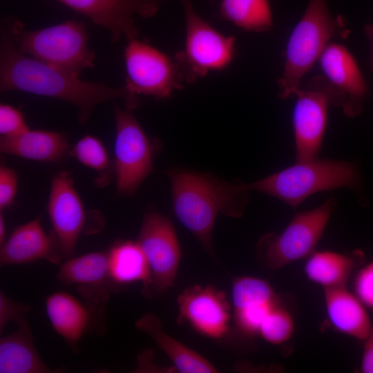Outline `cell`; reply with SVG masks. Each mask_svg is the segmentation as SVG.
I'll return each instance as SVG.
<instances>
[{"instance_id":"1","label":"cell","mask_w":373,"mask_h":373,"mask_svg":"<svg viewBox=\"0 0 373 373\" xmlns=\"http://www.w3.org/2000/svg\"><path fill=\"white\" fill-rule=\"evenodd\" d=\"M0 90H20L61 99L77 109L79 122L86 124L99 104L122 99L126 108L138 104L137 95L126 86L113 88L102 82H88L20 52L3 26L1 30Z\"/></svg>"},{"instance_id":"2","label":"cell","mask_w":373,"mask_h":373,"mask_svg":"<svg viewBox=\"0 0 373 373\" xmlns=\"http://www.w3.org/2000/svg\"><path fill=\"white\" fill-rule=\"evenodd\" d=\"M169 176L176 217L206 249L211 251L217 216L241 217L249 199L248 185L185 170L171 171Z\"/></svg>"},{"instance_id":"3","label":"cell","mask_w":373,"mask_h":373,"mask_svg":"<svg viewBox=\"0 0 373 373\" xmlns=\"http://www.w3.org/2000/svg\"><path fill=\"white\" fill-rule=\"evenodd\" d=\"M350 32L344 19L331 14L327 0H309L286 46L283 75L277 82L278 97L286 99L294 95L331 40L345 39Z\"/></svg>"},{"instance_id":"4","label":"cell","mask_w":373,"mask_h":373,"mask_svg":"<svg viewBox=\"0 0 373 373\" xmlns=\"http://www.w3.org/2000/svg\"><path fill=\"white\" fill-rule=\"evenodd\" d=\"M360 175L351 162L315 158L296 163L248 185L296 207L314 193L346 187L356 190Z\"/></svg>"},{"instance_id":"5","label":"cell","mask_w":373,"mask_h":373,"mask_svg":"<svg viewBox=\"0 0 373 373\" xmlns=\"http://www.w3.org/2000/svg\"><path fill=\"white\" fill-rule=\"evenodd\" d=\"M4 27L22 53L77 76L94 67L96 56L88 46V35L82 21L67 20L36 30H26L19 21Z\"/></svg>"},{"instance_id":"6","label":"cell","mask_w":373,"mask_h":373,"mask_svg":"<svg viewBox=\"0 0 373 373\" xmlns=\"http://www.w3.org/2000/svg\"><path fill=\"white\" fill-rule=\"evenodd\" d=\"M335 206L329 197L316 208L297 213L279 234L268 233L258 242L265 265L278 270L310 256L321 240Z\"/></svg>"},{"instance_id":"7","label":"cell","mask_w":373,"mask_h":373,"mask_svg":"<svg viewBox=\"0 0 373 373\" xmlns=\"http://www.w3.org/2000/svg\"><path fill=\"white\" fill-rule=\"evenodd\" d=\"M186 23L183 50L175 55L186 83L227 67L236 52V38L215 30L195 10L190 0H180Z\"/></svg>"},{"instance_id":"8","label":"cell","mask_w":373,"mask_h":373,"mask_svg":"<svg viewBox=\"0 0 373 373\" xmlns=\"http://www.w3.org/2000/svg\"><path fill=\"white\" fill-rule=\"evenodd\" d=\"M124 57L126 72L125 86L136 95L142 94L164 99L186 83L175 57L171 58L136 37L128 40Z\"/></svg>"},{"instance_id":"9","label":"cell","mask_w":373,"mask_h":373,"mask_svg":"<svg viewBox=\"0 0 373 373\" xmlns=\"http://www.w3.org/2000/svg\"><path fill=\"white\" fill-rule=\"evenodd\" d=\"M114 115L117 189L131 195L153 170L152 144L130 110L115 106Z\"/></svg>"},{"instance_id":"10","label":"cell","mask_w":373,"mask_h":373,"mask_svg":"<svg viewBox=\"0 0 373 373\" xmlns=\"http://www.w3.org/2000/svg\"><path fill=\"white\" fill-rule=\"evenodd\" d=\"M137 242L142 249L151 271V280L144 288L148 297H157L174 285L181 250L171 222L155 211L144 218Z\"/></svg>"},{"instance_id":"11","label":"cell","mask_w":373,"mask_h":373,"mask_svg":"<svg viewBox=\"0 0 373 373\" xmlns=\"http://www.w3.org/2000/svg\"><path fill=\"white\" fill-rule=\"evenodd\" d=\"M323 72L330 104L354 117L362 113L367 86L350 52L341 44L330 41L317 61Z\"/></svg>"},{"instance_id":"12","label":"cell","mask_w":373,"mask_h":373,"mask_svg":"<svg viewBox=\"0 0 373 373\" xmlns=\"http://www.w3.org/2000/svg\"><path fill=\"white\" fill-rule=\"evenodd\" d=\"M292 115L296 162L318 157L327 126L329 99L321 75L312 77L294 94Z\"/></svg>"},{"instance_id":"13","label":"cell","mask_w":373,"mask_h":373,"mask_svg":"<svg viewBox=\"0 0 373 373\" xmlns=\"http://www.w3.org/2000/svg\"><path fill=\"white\" fill-rule=\"evenodd\" d=\"M47 210L52 233L64 258H73L84 227L86 214L73 180L68 172L62 171L53 177Z\"/></svg>"},{"instance_id":"14","label":"cell","mask_w":373,"mask_h":373,"mask_svg":"<svg viewBox=\"0 0 373 373\" xmlns=\"http://www.w3.org/2000/svg\"><path fill=\"white\" fill-rule=\"evenodd\" d=\"M58 1L106 28L115 42L122 37L128 40L137 37L138 30L134 15L148 18L158 8V3L154 0Z\"/></svg>"},{"instance_id":"15","label":"cell","mask_w":373,"mask_h":373,"mask_svg":"<svg viewBox=\"0 0 373 373\" xmlns=\"http://www.w3.org/2000/svg\"><path fill=\"white\" fill-rule=\"evenodd\" d=\"M179 321H185L202 334L222 337L227 332L230 306L225 294L210 286L185 289L178 298Z\"/></svg>"},{"instance_id":"16","label":"cell","mask_w":373,"mask_h":373,"mask_svg":"<svg viewBox=\"0 0 373 373\" xmlns=\"http://www.w3.org/2000/svg\"><path fill=\"white\" fill-rule=\"evenodd\" d=\"M64 258L55 235H48L38 217L17 227L1 245V266L21 265L38 260H46L54 265H61Z\"/></svg>"},{"instance_id":"17","label":"cell","mask_w":373,"mask_h":373,"mask_svg":"<svg viewBox=\"0 0 373 373\" xmlns=\"http://www.w3.org/2000/svg\"><path fill=\"white\" fill-rule=\"evenodd\" d=\"M57 280L75 285L79 294L94 307H102L108 298V252L95 251L73 257L62 263Z\"/></svg>"},{"instance_id":"18","label":"cell","mask_w":373,"mask_h":373,"mask_svg":"<svg viewBox=\"0 0 373 373\" xmlns=\"http://www.w3.org/2000/svg\"><path fill=\"white\" fill-rule=\"evenodd\" d=\"M326 313L332 325L338 332L358 340H365L372 324L365 305L346 286L324 289Z\"/></svg>"},{"instance_id":"19","label":"cell","mask_w":373,"mask_h":373,"mask_svg":"<svg viewBox=\"0 0 373 373\" xmlns=\"http://www.w3.org/2000/svg\"><path fill=\"white\" fill-rule=\"evenodd\" d=\"M15 322L17 329L0 340V372H54L38 354L26 316L21 317Z\"/></svg>"},{"instance_id":"20","label":"cell","mask_w":373,"mask_h":373,"mask_svg":"<svg viewBox=\"0 0 373 373\" xmlns=\"http://www.w3.org/2000/svg\"><path fill=\"white\" fill-rule=\"evenodd\" d=\"M68 149L67 137L51 131L28 129L19 135L0 139L1 153L34 161H57Z\"/></svg>"},{"instance_id":"21","label":"cell","mask_w":373,"mask_h":373,"mask_svg":"<svg viewBox=\"0 0 373 373\" xmlns=\"http://www.w3.org/2000/svg\"><path fill=\"white\" fill-rule=\"evenodd\" d=\"M46 311L53 329L75 347L89 327L91 309L62 291L48 296Z\"/></svg>"},{"instance_id":"22","label":"cell","mask_w":373,"mask_h":373,"mask_svg":"<svg viewBox=\"0 0 373 373\" xmlns=\"http://www.w3.org/2000/svg\"><path fill=\"white\" fill-rule=\"evenodd\" d=\"M364 253L356 249L350 253L314 251L304 267L306 277L324 289L346 286L352 271L363 263Z\"/></svg>"},{"instance_id":"23","label":"cell","mask_w":373,"mask_h":373,"mask_svg":"<svg viewBox=\"0 0 373 373\" xmlns=\"http://www.w3.org/2000/svg\"><path fill=\"white\" fill-rule=\"evenodd\" d=\"M135 327L152 338L172 361L178 372H218V370L204 357L165 333L161 321L152 313L140 317L136 321Z\"/></svg>"},{"instance_id":"24","label":"cell","mask_w":373,"mask_h":373,"mask_svg":"<svg viewBox=\"0 0 373 373\" xmlns=\"http://www.w3.org/2000/svg\"><path fill=\"white\" fill-rule=\"evenodd\" d=\"M111 281L119 285L142 282L144 287L151 280V271L138 242L125 240L115 243L108 251Z\"/></svg>"},{"instance_id":"25","label":"cell","mask_w":373,"mask_h":373,"mask_svg":"<svg viewBox=\"0 0 373 373\" xmlns=\"http://www.w3.org/2000/svg\"><path fill=\"white\" fill-rule=\"evenodd\" d=\"M220 17L251 32H266L274 26L269 0H222Z\"/></svg>"},{"instance_id":"26","label":"cell","mask_w":373,"mask_h":373,"mask_svg":"<svg viewBox=\"0 0 373 373\" xmlns=\"http://www.w3.org/2000/svg\"><path fill=\"white\" fill-rule=\"evenodd\" d=\"M231 296L234 311L279 302L277 294L268 282L251 276L235 278L232 285Z\"/></svg>"},{"instance_id":"27","label":"cell","mask_w":373,"mask_h":373,"mask_svg":"<svg viewBox=\"0 0 373 373\" xmlns=\"http://www.w3.org/2000/svg\"><path fill=\"white\" fill-rule=\"evenodd\" d=\"M294 330L290 312L280 303L267 314L259 328L258 334L268 343L278 345L287 341Z\"/></svg>"},{"instance_id":"28","label":"cell","mask_w":373,"mask_h":373,"mask_svg":"<svg viewBox=\"0 0 373 373\" xmlns=\"http://www.w3.org/2000/svg\"><path fill=\"white\" fill-rule=\"evenodd\" d=\"M69 155L81 164L95 171H102L109 164V157L104 144L93 135H85L73 146Z\"/></svg>"},{"instance_id":"29","label":"cell","mask_w":373,"mask_h":373,"mask_svg":"<svg viewBox=\"0 0 373 373\" xmlns=\"http://www.w3.org/2000/svg\"><path fill=\"white\" fill-rule=\"evenodd\" d=\"M30 129L23 113L17 108L6 104L0 105L1 137H12Z\"/></svg>"},{"instance_id":"30","label":"cell","mask_w":373,"mask_h":373,"mask_svg":"<svg viewBox=\"0 0 373 373\" xmlns=\"http://www.w3.org/2000/svg\"><path fill=\"white\" fill-rule=\"evenodd\" d=\"M355 295L365 305L373 309V261L363 267L354 278Z\"/></svg>"},{"instance_id":"31","label":"cell","mask_w":373,"mask_h":373,"mask_svg":"<svg viewBox=\"0 0 373 373\" xmlns=\"http://www.w3.org/2000/svg\"><path fill=\"white\" fill-rule=\"evenodd\" d=\"M18 178L15 170L4 165L0 167V209L9 207L17 191Z\"/></svg>"},{"instance_id":"32","label":"cell","mask_w":373,"mask_h":373,"mask_svg":"<svg viewBox=\"0 0 373 373\" xmlns=\"http://www.w3.org/2000/svg\"><path fill=\"white\" fill-rule=\"evenodd\" d=\"M29 311L26 305L11 300L2 292L0 294V330L4 329L8 323L17 321Z\"/></svg>"},{"instance_id":"33","label":"cell","mask_w":373,"mask_h":373,"mask_svg":"<svg viewBox=\"0 0 373 373\" xmlns=\"http://www.w3.org/2000/svg\"><path fill=\"white\" fill-rule=\"evenodd\" d=\"M364 341L361 372L363 373H373V326Z\"/></svg>"},{"instance_id":"34","label":"cell","mask_w":373,"mask_h":373,"mask_svg":"<svg viewBox=\"0 0 373 373\" xmlns=\"http://www.w3.org/2000/svg\"><path fill=\"white\" fill-rule=\"evenodd\" d=\"M364 32L370 42V50L369 56V66L373 71V23H368L364 26Z\"/></svg>"},{"instance_id":"35","label":"cell","mask_w":373,"mask_h":373,"mask_svg":"<svg viewBox=\"0 0 373 373\" xmlns=\"http://www.w3.org/2000/svg\"><path fill=\"white\" fill-rule=\"evenodd\" d=\"M6 222L3 215L1 213L0 214V244L1 245L3 244L6 241Z\"/></svg>"},{"instance_id":"36","label":"cell","mask_w":373,"mask_h":373,"mask_svg":"<svg viewBox=\"0 0 373 373\" xmlns=\"http://www.w3.org/2000/svg\"><path fill=\"white\" fill-rule=\"evenodd\" d=\"M154 1H155L157 3V0H154Z\"/></svg>"}]
</instances>
